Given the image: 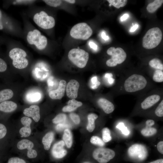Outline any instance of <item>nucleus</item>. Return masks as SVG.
Masks as SVG:
<instances>
[{
    "mask_svg": "<svg viewBox=\"0 0 163 163\" xmlns=\"http://www.w3.org/2000/svg\"><path fill=\"white\" fill-rule=\"evenodd\" d=\"M113 88L114 96L129 94L137 96L157 87L144 72H132L120 74Z\"/></svg>",
    "mask_w": 163,
    "mask_h": 163,
    "instance_id": "f257e3e1",
    "label": "nucleus"
},
{
    "mask_svg": "<svg viewBox=\"0 0 163 163\" xmlns=\"http://www.w3.org/2000/svg\"><path fill=\"white\" fill-rule=\"evenodd\" d=\"M24 21V30L23 35L28 44L38 51L45 50L48 45L47 38L27 19H25Z\"/></svg>",
    "mask_w": 163,
    "mask_h": 163,
    "instance_id": "f03ea898",
    "label": "nucleus"
},
{
    "mask_svg": "<svg viewBox=\"0 0 163 163\" xmlns=\"http://www.w3.org/2000/svg\"><path fill=\"white\" fill-rule=\"evenodd\" d=\"M138 97L140 107L143 110H147L159 103L163 98V88L157 87Z\"/></svg>",
    "mask_w": 163,
    "mask_h": 163,
    "instance_id": "7ed1b4c3",
    "label": "nucleus"
},
{
    "mask_svg": "<svg viewBox=\"0 0 163 163\" xmlns=\"http://www.w3.org/2000/svg\"><path fill=\"white\" fill-rule=\"evenodd\" d=\"M30 14L34 23L39 27L43 30H49L53 28L56 24L54 18L49 14L45 10L38 8L32 10Z\"/></svg>",
    "mask_w": 163,
    "mask_h": 163,
    "instance_id": "20e7f679",
    "label": "nucleus"
},
{
    "mask_svg": "<svg viewBox=\"0 0 163 163\" xmlns=\"http://www.w3.org/2000/svg\"><path fill=\"white\" fill-rule=\"evenodd\" d=\"M8 55L12 61L13 66L16 68L22 69L26 68L29 63L27 54L22 47L17 45H10Z\"/></svg>",
    "mask_w": 163,
    "mask_h": 163,
    "instance_id": "39448f33",
    "label": "nucleus"
},
{
    "mask_svg": "<svg viewBox=\"0 0 163 163\" xmlns=\"http://www.w3.org/2000/svg\"><path fill=\"white\" fill-rule=\"evenodd\" d=\"M0 30L17 36L23 35L18 24L0 9Z\"/></svg>",
    "mask_w": 163,
    "mask_h": 163,
    "instance_id": "423d86ee",
    "label": "nucleus"
},
{
    "mask_svg": "<svg viewBox=\"0 0 163 163\" xmlns=\"http://www.w3.org/2000/svg\"><path fill=\"white\" fill-rule=\"evenodd\" d=\"M162 37V33L158 27L151 28L148 30L142 40V46L147 49H153L161 42Z\"/></svg>",
    "mask_w": 163,
    "mask_h": 163,
    "instance_id": "0eeeda50",
    "label": "nucleus"
},
{
    "mask_svg": "<svg viewBox=\"0 0 163 163\" xmlns=\"http://www.w3.org/2000/svg\"><path fill=\"white\" fill-rule=\"evenodd\" d=\"M149 66L151 70L146 74L155 83H161L163 82V64L159 58H153L149 62Z\"/></svg>",
    "mask_w": 163,
    "mask_h": 163,
    "instance_id": "6e6552de",
    "label": "nucleus"
},
{
    "mask_svg": "<svg viewBox=\"0 0 163 163\" xmlns=\"http://www.w3.org/2000/svg\"><path fill=\"white\" fill-rule=\"evenodd\" d=\"M110 58L106 62V65L110 67H116L118 65L123 63L126 59L127 54L124 50L120 47L115 48L111 47L107 51Z\"/></svg>",
    "mask_w": 163,
    "mask_h": 163,
    "instance_id": "1a4fd4ad",
    "label": "nucleus"
},
{
    "mask_svg": "<svg viewBox=\"0 0 163 163\" xmlns=\"http://www.w3.org/2000/svg\"><path fill=\"white\" fill-rule=\"evenodd\" d=\"M68 57L74 64L79 68H82L86 66L89 55L87 52L83 49L75 48L69 51Z\"/></svg>",
    "mask_w": 163,
    "mask_h": 163,
    "instance_id": "9d476101",
    "label": "nucleus"
},
{
    "mask_svg": "<svg viewBox=\"0 0 163 163\" xmlns=\"http://www.w3.org/2000/svg\"><path fill=\"white\" fill-rule=\"evenodd\" d=\"M93 30L91 27L86 23H78L71 28L70 34L72 38L78 40H86L92 35Z\"/></svg>",
    "mask_w": 163,
    "mask_h": 163,
    "instance_id": "9b49d317",
    "label": "nucleus"
},
{
    "mask_svg": "<svg viewBox=\"0 0 163 163\" xmlns=\"http://www.w3.org/2000/svg\"><path fill=\"white\" fill-rule=\"evenodd\" d=\"M128 154L131 158L142 161L144 160L147 157L148 151L144 145L136 143L132 145L129 148Z\"/></svg>",
    "mask_w": 163,
    "mask_h": 163,
    "instance_id": "f8f14e48",
    "label": "nucleus"
},
{
    "mask_svg": "<svg viewBox=\"0 0 163 163\" xmlns=\"http://www.w3.org/2000/svg\"><path fill=\"white\" fill-rule=\"evenodd\" d=\"M115 153L111 149L104 148H98L93 153L94 158L99 163H107L115 156Z\"/></svg>",
    "mask_w": 163,
    "mask_h": 163,
    "instance_id": "ddd939ff",
    "label": "nucleus"
},
{
    "mask_svg": "<svg viewBox=\"0 0 163 163\" xmlns=\"http://www.w3.org/2000/svg\"><path fill=\"white\" fill-rule=\"evenodd\" d=\"M79 84L76 80L74 79L70 80L66 86V92L67 96L71 99H75L78 96Z\"/></svg>",
    "mask_w": 163,
    "mask_h": 163,
    "instance_id": "4468645a",
    "label": "nucleus"
},
{
    "mask_svg": "<svg viewBox=\"0 0 163 163\" xmlns=\"http://www.w3.org/2000/svg\"><path fill=\"white\" fill-rule=\"evenodd\" d=\"M66 85V81L61 80L57 89L49 92V97L53 99H61L64 96Z\"/></svg>",
    "mask_w": 163,
    "mask_h": 163,
    "instance_id": "2eb2a0df",
    "label": "nucleus"
},
{
    "mask_svg": "<svg viewBox=\"0 0 163 163\" xmlns=\"http://www.w3.org/2000/svg\"><path fill=\"white\" fill-rule=\"evenodd\" d=\"M64 145V142L62 140L56 142L53 145L52 150V153L54 158H61L66 155L67 152L63 148Z\"/></svg>",
    "mask_w": 163,
    "mask_h": 163,
    "instance_id": "dca6fc26",
    "label": "nucleus"
},
{
    "mask_svg": "<svg viewBox=\"0 0 163 163\" xmlns=\"http://www.w3.org/2000/svg\"><path fill=\"white\" fill-rule=\"evenodd\" d=\"M23 113L27 117H31L36 122L40 120V107L38 105H33L25 108L23 111Z\"/></svg>",
    "mask_w": 163,
    "mask_h": 163,
    "instance_id": "f3484780",
    "label": "nucleus"
},
{
    "mask_svg": "<svg viewBox=\"0 0 163 163\" xmlns=\"http://www.w3.org/2000/svg\"><path fill=\"white\" fill-rule=\"evenodd\" d=\"M97 103L98 106L106 114H110L114 110L115 107L113 103L106 98H99L97 101Z\"/></svg>",
    "mask_w": 163,
    "mask_h": 163,
    "instance_id": "a211bd4d",
    "label": "nucleus"
},
{
    "mask_svg": "<svg viewBox=\"0 0 163 163\" xmlns=\"http://www.w3.org/2000/svg\"><path fill=\"white\" fill-rule=\"evenodd\" d=\"M17 107V104L11 101H6L0 103V112L8 113L15 110Z\"/></svg>",
    "mask_w": 163,
    "mask_h": 163,
    "instance_id": "6ab92c4d",
    "label": "nucleus"
},
{
    "mask_svg": "<svg viewBox=\"0 0 163 163\" xmlns=\"http://www.w3.org/2000/svg\"><path fill=\"white\" fill-rule=\"evenodd\" d=\"M82 102L78 101L75 99L69 100L67 102V105L64 107L62 110L64 112H70L76 109L78 107L82 106Z\"/></svg>",
    "mask_w": 163,
    "mask_h": 163,
    "instance_id": "aec40b11",
    "label": "nucleus"
},
{
    "mask_svg": "<svg viewBox=\"0 0 163 163\" xmlns=\"http://www.w3.org/2000/svg\"><path fill=\"white\" fill-rule=\"evenodd\" d=\"M54 134L52 132H49L46 134L42 139V142L44 149L48 150L50 147L54 138Z\"/></svg>",
    "mask_w": 163,
    "mask_h": 163,
    "instance_id": "412c9836",
    "label": "nucleus"
},
{
    "mask_svg": "<svg viewBox=\"0 0 163 163\" xmlns=\"http://www.w3.org/2000/svg\"><path fill=\"white\" fill-rule=\"evenodd\" d=\"M13 95V92L11 89L4 88L0 90V103L10 99Z\"/></svg>",
    "mask_w": 163,
    "mask_h": 163,
    "instance_id": "4be33fe9",
    "label": "nucleus"
},
{
    "mask_svg": "<svg viewBox=\"0 0 163 163\" xmlns=\"http://www.w3.org/2000/svg\"><path fill=\"white\" fill-rule=\"evenodd\" d=\"M98 115L94 113H91L88 116V123L86 127L90 132H92L95 128V121L98 118Z\"/></svg>",
    "mask_w": 163,
    "mask_h": 163,
    "instance_id": "5701e85b",
    "label": "nucleus"
},
{
    "mask_svg": "<svg viewBox=\"0 0 163 163\" xmlns=\"http://www.w3.org/2000/svg\"><path fill=\"white\" fill-rule=\"evenodd\" d=\"M34 146L33 143L31 141L26 139L19 141L17 144L18 148L20 150L27 149L28 151L32 149Z\"/></svg>",
    "mask_w": 163,
    "mask_h": 163,
    "instance_id": "b1692460",
    "label": "nucleus"
},
{
    "mask_svg": "<svg viewBox=\"0 0 163 163\" xmlns=\"http://www.w3.org/2000/svg\"><path fill=\"white\" fill-rule=\"evenodd\" d=\"M63 138L64 143L68 148H70L72 143V137L71 131L68 129H66L64 131Z\"/></svg>",
    "mask_w": 163,
    "mask_h": 163,
    "instance_id": "393cba45",
    "label": "nucleus"
},
{
    "mask_svg": "<svg viewBox=\"0 0 163 163\" xmlns=\"http://www.w3.org/2000/svg\"><path fill=\"white\" fill-rule=\"evenodd\" d=\"M163 3L162 0H155L148 5L146 7L147 10L149 13H154L161 7Z\"/></svg>",
    "mask_w": 163,
    "mask_h": 163,
    "instance_id": "a878e982",
    "label": "nucleus"
},
{
    "mask_svg": "<svg viewBox=\"0 0 163 163\" xmlns=\"http://www.w3.org/2000/svg\"><path fill=\"white\" fill-rule=\"evenodd\" d=\"M36 1L33 0H15L8 1V2L9 3L7 4L14 5H31L34 4Z\"/></svg>",
    "mask_w": 163,
    "mask_h": 163,
    "instance_id": "bb28decb",
    "label": "nucleus"
},
{
    "mask_svg": "<svg viewBox=\"0 0 163 163\" xmlns=\"http://www.w3.org/2000/svg\"><path fill=\"white\" fill-rule=\"evenodd\" d=\"M109 3V6L113 5L117 8L124 7L126 4L127 0H107V1Z\"/></svg>",
    "mask_w": 163,
    "mask_h": 163,
    "instance_id": "cd10ccee",
    "label": "nucleus"
},
{
    "mask_svg": "<svg viewBox=\"0 0 163 163\" xmlns=\"http://www.w3.org/2000/svg\"><path fill=\"white\" fill-rule=\"evenodd\" d=\"M41 97V94L40 93L33 92L28 93L26 96V98L29 102H35L39 101Z\"/></svg>",
    "mask_w": 163,
    "mask_h": 163,
    "instance_id": "c85d7f7f",
    "label": "nucleus"
},
{
    "mask_svg": "<svg viewBox=\"0 0 163 163\" xmlns=\"http://www.w3.org/2000/svg\"><path fill=\"white\" fill-rule=\"evenodd\" d=\"M141 132L145 136H150L155 134L157 132V130L153 127L146 126L141 130Z\"/></svg>",
    "mask_w": 163,
    "mask_h": 163,
    "instance_id": "c756f323",
    "label": "nucleus"
},
{
    "mask_svg": "<svg viewBox=\"0 0 163 163\" xmlns=\"http://www.w3.org/2000/svg\"><path fill=\"white\" fill-rule=\"evenodd\" d=\"M102 136L103 140L105 142H107L111 139L110 132L108 128L105 127L102 129Z\"/></svg>",
    "mask_w": 163,
    "mask_h": 163,
    "instance_id": "7c9ffc66",
    "label": "nucleus"
},
{
    "mask_svg": "<svg viewBox=\"0 0 163 163\" xmlns=\"http://www.w3.org/2000/svg\"><path fill=\"white\" fill-rule=\"evenodd\" d=\"M42 1L47 5L54 8L59 7L62 2V1L58 0H44Z\"/></svg>",
    "mask_w": 163,
    "mask_h": 163,
    "instance_id": "2f4dec72",
    "label": "nucleus"
},
{
    "mask_svg": "<svg viewBox=\"0 0 163 163\" xmlns=\"http://www.w3.org/2000/svg\"><path fill=\"white\" fill-rule=\"evenodd\" d=\"M66 116L64 113H59L52 120V122L54 124L63 123L66 120Z\"/></svg>",
    "mask_w": 163,
    "mask_h": 163,
    "instance_id": "473e14b6",
    "label": "nucleus"
},
{
    "mask_svg": "<svg viewBox=\"0 0 163 163\" xmlns=\"http://www.w3.org/2000/svg\"><path fill=\"white\" fill-rule=\"evenodd\" d=\"M155 114L158 117L163 116V98L159 102L155 110Z\"/></svg>",
    "mask_w": 163,
    "mask_h": 163,
    "instance_id": "72a5a7b5",
    "label": "nucleus"
},
{
    "mask_svg": "<svg viewBox=\"0 0 163 163\" xmlns=\"http://www.w3.org/2000/svg\"><path fill=\"white\" fill-rule=\"evenodd\" d=\"M30 126H24L20 129L19 133L22 137H27L31 134Z\"/></svg>",
    "mask_w": 163,
    "mask_h": 163,
    "instance_id": "f704fd0d",
    "label": "nucleus"
},
{
    "mask_svg": "<svg viewBox=\"0 0 163 163\" xmlns=\"http://www.w3.org/2000/svg\"><path fill=\"white\" fill-rule=\"evenodd\" d=\"M91 142L94 145L103 146L104 145V142L100 138L97 136H93L90 139Z\"/></svg>",
    "mask_w": 163,
    "mask_h": 163,
    "instance_id": "c9c22d12",
    "label": "nucleus"
},
{
    "mask_svg": "<svg viewBox=\"0 0 163 163\" xmlns=\"http://www.w3.org/2000/svg\"><path fill=\"white\" fill-rule=\"evenodd\" d=\"M7 133V129L6 126L3 123H0V141L5 138Z\"/></svg>",
    "mask_w": 163,
    "mask_h": 163,
    "instance_id": "e433bc0d",
    "label": "nucleus"
},
{
    "mask_svg": "<svg viewBox=\"0 0 163 163\" xmlns=\"http://www.w3.org/2000/svg\"><path fill=\"white\" fill-rule=\"evenodd\" d=\"M8 68L7 63L5 60L0 57V73L5 72Z\"/></svg>",
    "mask_w": 163,
    "mask_h": 163,
    "instance_id": "4c0bfd02",
    "label": "nucleus"
},
{
    "mask_svg": "<svg viewBox=\"0 0 163 163\" xmlns=\"http://www.w3.org/2000/svg\"><path fill=\"white\" fill-rule=\"evenodd\" d=\"M116 127L120 130L122 133L125 135H128L129 133L126 127L125 126L124 123L122 122L119 123L116 126Z\"/></svg>",
    "mask_w": 163,
    "mask_h": 163,
    "instance_id": "58836bf2",
    "label": "nucleus"
},
{
    "mask_svg": "<svg viewBox=\"0 0 163 163\" xmlns=\"http://www.w3.org/2000/svg\"><path fill=\"white\" fill-rule=\"evenodd\" d=\"M21 121L24 126H30L32 120L27 117H24L21 118Z\"/></svg>",
    "mask_w": 163,
    "mask_h": 163,
    "instance_id": "ea45409f",
    "label": "nucleus"
},
{
    "mask_svg": "<svg viewBox=\"0 0 163 163\" xmlns=\"http://www.w3.org/2000/svg\"><path fill=\"white\" fill-rule=\"evenodd\" d=\"M7 163H26L23 159L17 157H12L10 158Z\"/></svg>",
    "mask_w": 163,
    "mask_h": 163,
    "instance_id": "a19ab883",
    "label": "nucleus"
},
{
    "mask_svg": "<svg viewBox=\"0 0 163 163\" xmlns=\"http://www.w3.org/2000/svg\"><path fill=\"white\" fill-rule=\"evenodd\" d=\"M91 88L93 89L96 88L100 85V83L97 81V78L96 76L93 77L91 79Z\"/></svg>",
    "mask_w": 163,
    "mask_h": 163,
    "instance_id": "79ce46f5",
    "label": "nucleus"
},
{
    "mask_svg": "<svg viewBox=\"0 0 163 163\" xmlns=\"http://www.w3.org/2000/svg\"><path fill=\"white\" fill-rule=\"evenodd\" d=\"M70 117L75 124L79 123L80 119L79 116L78 114L74 113H71L70 114Z\"/></svg>",
    "mask_w": 163,
    "mask_h": 163,
    "instance_id": "37998d69",
    "label": "nucleus"
},
{
    "mask_svg": "<svg viewBox=\"0 0 163 163\" xmlns=\"http://www.w3.org/2000/svg\"><path fill=\"white\" fill-rule=\"evenodd\" d=\"M27 155L29 158H34L37 156V153L35 150L32 149L27 151Z\"/></svg>",
    "mask_w": 163,
    "mask_h": 163,
    "instance_id": "c03bdc74",
    "label": "nucleus"
},
{
    "mask_svg": "<svg viewBox=\"0 0 163 163\" xmlns=\"http://www.w3.org/2000/svg\"><path fill=\"white\" fill-rule=\"evenodd\" d=\"M157 147L158 151L161 154H163V141H162L158 143Z\"/></svg>",
    "mask_w": 163,
    "mask_h": 163,
    "instance_id": "a18cd8bd",
    "label": "nucleus"
},
{
    "mask_svg": "<svg viewBox=\"0 0 163 163\" xmlns=\"http://www.w3.org/2000/svg\"><path fill=\"white\" fill-rule=\"evenodd\" d=\"M67 127V126L63 123L58 124L56 127V130L60 131L62 130L66 127Z\"/></svg>",
    "mask_w": 163,
    "mask_h": 163,
    "instance_id": "49530a36",
    "label": "nucleus"
},
{
    "mask_svg": "<svg viewBox=\"0 0 163 163\" xmlns=\"http://www.w3.org/2000/svg\"><path fill=\"white\" fill-rule=\"evenodd\" d=\"M155 124V121L154 120L151 119H149L146 121V126L151 127Z\"/></svg>",
    "mask_w": 163,
    "mask_h": 163,
    "instance_id": "de8ad7c7",
    "label": "nucleus"
},
{
    "mask_svg": "<svg viewBox=\"0 0 163 163\" xmlns=\"http://www.w3.org/2000/svg\"><path fill=\"white\" fill-rule=\"evenodd\" d=\"M89 45L91 48L94 50H96L97 49V46L96 44L93 42L90 41Z\"/></svg>",
    "mask_w": 163,
    "mask_h": 163,
    "instance_id": "09e8293b",
    "label": "nucleus"
},
{
    "mask_svg": "<svg viewBox=\"0 0 163 163\" xmlns=\"http://www.w3.org/2000/svg\"><path fill=\"white\" fill-rule=\"evenodd\" d=\"M129 16V15L128 14H123L120 18V19L121 21H123L125 20L128 18Z\"/></svg>",
    "mask_w": 163,
    "mask_h": 163,
    "instance_id": "8fccbe9b",
    "label": "nucleus"
},
{
    "mask_svg": "<svg viewBox=\"0 0 163 163\" xmlns=\"http://www.w3.org/2000/svg\"><path fill=\"white\" fill-rule=\"evenodd\" d=\"M102 38L104 40H108L109 37L108 36H106L104 32H103L101 34Z\"/></svg>",
    "mask_w": 163,
    "mask_h": 163,
    "instance_id": "3c124183",
    "label": "nucleus"
},
{
    "mask_svg": "<svg viewBox=\"0 0 163 163\" xmlns=\"http://www.w3.org/2000/svg\"><path fill=\"white\" fill-rule=\"evenodd\" d=\"M138 25L137 24H135L130 29V31L133 32L135 31L138 27Z\"/></svg>",
    "mask_w": 163,
    "mask_h": 163,
    "instance_id": "603ef678",
    "label": "nucleus"
},
{
    "mask_svg": "<svg viewBox=\"0 0 163 163\" xmlns=\"http://www.w3.org/2000/svg\"><path fill=\"white\" fill-rule=\"evenodd\" d=\"M149 163H163V159H158L155 161H152Z\"/></svg>",
    "mask_w": 163,
    "mask_h": 163,
    "instance_id": "864d4df0",
    "label": "nucleus"
},
{
    "mask_svg": "<svg viewBox=\"0 0 163 163\" xmlns=\"http://www.w3.org/2000/svg\"><path fill=\"white\" fill-rule=\"evenodd\" d=\"M63 1H65L70 4H74L75 2V1L74 0H63Z\"/></svg>",
    "mask_w": 163,
    "mask_h": 163,
    "instance_id": "5fc2aeb1",
    "label": "nucleus"
},
{
    "mask_svg": "<svg viewBox=\"0 0 163 163\" xmlns=\"http://www.w3.org/2000/svg\"><path fill=\"white\" fill-rule=\"evenodd\" d=\"M4 42V40L2 37H0V46Z\"/></svg>",
    "mask_w": 163,
    "mask_h": 163,
    "instance_id": "6e6d98bb",
    "label": "nucleus"
}]
</instances>
